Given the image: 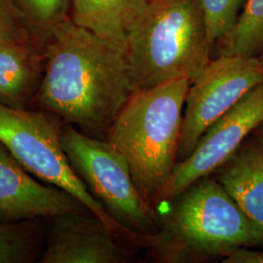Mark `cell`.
<instances>
[{"mask_svg": "<svg viewBox=\"0 0 263 263\" xmlns=\"http://www.w3.org/2000/svg\"><path fill=\"white\" fill-rule=\"evenodd\" d=\"M44 72L43 51L31 40L0 42V104L29 107Z\"/></svg>", "mask_w": 263, "mask_h": 263, "instance_id": "obj_12", "label": "cell"}, {"mask_svg": "<svg viewBox=\"0 0 263 263\" xmlns=\"http://www.w3.org/2000/svg\"><path fill=\"white\" fill-rule=\"evenodd\" d=\"M263 122V82L214 123L186 159L176 163L153 205L166 204L198 179L214 174Z\"/></svg>", "mask_w": 263, "mask_h": 263, "instance_id": "obj_8", "label": "cell"}, {"mask_svg": "<svg viewBox=\"0 0 263 263\" xmlns=\"http://www.w3.org/2000/svg\"><path fill=\"white\" fill-rule=\"evenodd\" d=\"M212 48L200 0L151 1L125 42L135 91L178 79L192 83Z\"/></svg>", "mask_w": 263, "mask_h": 263, "instance_id": "obj_4", "label": "cell"}, {"mask_svg": "<svg viewBox=\"0 0 263 263\" xmlns=\"http://www.w3.org/2000/svg\"><path fill=\"white\" fill-rule=\"evenodd\" d=\"M115 233L93 214L52 217L40 263H118L125 253Z\"/></svg>", "mask_w": 263, "mask_h": 263, "instance_id": "obj_10", "label": "cell"}, {"mask_svg": "<svg viewBox=\"0 0 263 263\" xmlns=\"http://www.w3.org/2000/svg\"><path fill=\"white\" fill-rule=\"evenodd\" d=\"M214 174L263 238L262 141L249 137Z\"/></svg>", "mask_w": 263, "mask_h": 263, "instance_id": "obj_11", "label": "cell"}, {"mask_svg": "<svg viewBox=\"0 0 263 263\" xmlns=\"http://www.w3.org/2000/svg\"><path fill=\"white\" fill-rule=\"evenodd\" d=\"M263 51V0H247L235 26L222 41L220 56L259 57Z\"/></svg>", "mask_w": 263, "mask_h": 263, "instance_id": "obj_15", "label": "cell"}, {"mask_svg": "<svg viewBox=\"0 0 263 263\" xmlns=\"http://www.w3.org/2000/svg\"><path fill=\"white\" fill-rule=\"evenodd\" d=\"M153 235L144 239L163 262H183L263 245L255 229L226 189L210 176L198 179L171 200Z\"/></svg>", "mask_w": 263, "mask_h": 263, "instance_id": "obj_2", "label": "cell"}, {"mask_svg": "<svg viewBox=\"0 0 263 263\" xmlns=\"http://www.w3.org/2000/svg\"><path fill=\"white\" fill-rule=\"evenodd\" d=\"M44 72L32 103L64 124L106 141L135 87L125 46L67 19L43 47Z\"/></svg>", "mask_w": 263, "mask_h": 263, "instance_id": "obj_1", "label": "cell"}, {"mask_svg": "<svg viewBox=\"0 0 263 263\" xmlns=\"http://www.w3.org/2000/svg\"><path fill=\"white\" fill-rule=\"evenodd\" d=\"M148 0H71V21L100 37L122 44Z\"/></svg>", "mask_w": 263, "mask_h": 263, "instance_id": "obj_13", "label": "cell"}, {"mask_svg": "<svg viewBox=\"0 0 263 263\" xmlns=\"http://www.w3.org/2000/svg\"><path fill=\"white\" fill-rule=\"evenodd\" d=\"M259 59H260V60H261V61H262V62H263V51H262V53H261V54H260V56H259Z\"/></svg>", "mask_w": 263, "mask_h": 263, "instance_id": "obj_21", "label": "cell"}, {"mask_svg": "<svg viewBox=\"0 0 263 263\" xmlns=\"http://www.w3.org/2000/svg\"><path fill=\"white\" fill-rule=\"evenodd\" d=\"M255 131H257L256 136H257V137L259 138V140L263 142V122L259 125V127H258Z\"/></svg>", "mask_w": 263, "mask_h": 263, "instance_id": "obj_20", "label": "cell"}, {"mask_svg": "<svg viewBox=\"0 0 263 263\" xmlns=\"http://www.w3.org/2000/svg\"><path fill=\"white\" fill-rule=\"evenodd\" d=\"M61 141L76 176L122 232L144 241L157 231L155 214L136 187L128 161L120 151L69 124H64Z\"/></svg>", "mask_w": 263, "mask_h": 263, "instance_id": "obj_5", "label": "cell"}, {"mask_svg": "<svg viewBox=\"0 0 263 263\" xmlns=\"http://www.w3.org/2000/svg\"><path fill=\"white\" fill-rule=\"evenodd\" d=\"M35 247V235L29 221L0 222V263L28 262Z\"/></svg>", "mask_w": 263, "mask_h": 263, "instance_id": "obj_17", "label": "cell"}, {"mask_svg": "<svg viewBox=\"0 0 263 263\" xmlns=\"http://www.w3.org/2000/svg\"><path fill=\"white\" fill-rule=\"evenodd\" d=\"M261 82L259 57L219 56L210 61L188 90L178 160L186 159L208 129Z\"/></svg>", "mask_w": 263, "mask_h": 263, "instance_id": "obj_7", "label": "cell"}, {"mask_svg": "<svg viewBox=\"0 0 263 263\" xmlns=\"http://www.w3.org/2000/svg\"><path fill=\"white\" fill-rule=\"evenodd\" d=\"M66 214H92L63 188L41 181L0 142V222L18 223Z\"/></svg>", "mask_w": 263, "mask_h": 263, "instance_id": "obj_9", "label": "cell"}, {"mask_svg": "<svg viewBox=\"0 0 263 263\" xmlns=\"http://www.w3.org/2000/svg\"><path fill=\"white\" fill-rule=\"evenodd\" d=\"M16 40L31 38L10 0H0V42Z\"/></svg>", "mask_w": 263, "mask_h": 263, "instance_id": "obj_18", "label": "cell"}, {"mask_svg": "<svg viewBox=\"0 0 263 263\" xmlns=\"http://www.w3.org/2000/svg\"><path fill=\"white\" fill-rule=\"evenodd\" d=\"M221 259L224 263H263V251L252 250L248 247L238 248Z\"/></svg>", "mask_w": 263, "mask_h": 263, "instance_id": "obj_19", "label": "cell"}, {"mask_svg": "<svg viewBox=\"0 0 263 263\" xmlns=\"http://www.w3.org/2000/svg\"><path fill=\"white\" fill-rule=\"evenodd\" d=\"M190 84L178 79L135 91L107 135L106 141L128 161L133 181L151 206L178 160Z\"/></svg>", "mask_w": 263, "mask_h": 263, "instance_id": "obj_3", "label": "cell"}, {"mask_svg": "<svg viewBox=\"0 0 263 263\" xmlns=\"http://www.w3.org/2000/svg\"><path fill=\"white\" fill-rule=\"evenodd\" d=\"M212 47L226 39L238 21L247 0H200Z\"/></svg>", "mask_w": 263, "mask_h": 263, "instance_id": "obj_16", "label": "cell"}, {"mask_svg": "<svg viewBox=\"0 0 263 263\" xmlns=\"http://www.w3.org/2000/svg\"><path fill=\"white\" fill-rule=\"evenodd\" d=\"M151 1H155V0H148V2H151Z\"/></svg>", "mask_w": 263, "mask_h": 263, "instance_id": "obj_22", "label": "cell"}, {"mask_svg": "<svg viewBox=\"0 0 263 263\" xmlns=\"http://www.w3.org/2000/svg\"><path fill=\"white\" fill-rule=\"evenodd\" d=\"M63 126L51 113L0 104V142L13 157L41 181L77 198L114 233L122 231L70 167L61 141Z\"/></svg>", "mask_w": 263, "mask_h": 263, "instance_id": "obj_6", "label": "cell"}, {"mask_svg": "<svg viewBox=\"0 0 263 263\" xmlns=\"http://www.w3.org/2000/svg\"><path fill=\"white\" fill-rule=\"evenodd\" d=\"M33 43L43 47L57 26L68 18L71 0H10Z\"/></svg>", "mask_w": 263, "mask_h": 263, "instance_id": "obj_14", "label": "cell"}]
</instances>
